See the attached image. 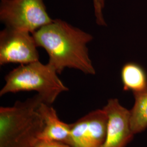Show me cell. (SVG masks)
<instances>
[{"label": "cell", "instance_id": "obj_12", "mask_svg": "<svg viewBox=\"0 0 147 147\" xmlns=\"http://www.w3.org/2000/svg\"><path fill=\"white\" fill-rule=\"evenodd\" d=\"M33 147H71L68 144L62 142L40 140Z\"/></svg>", "mask_w": 147, "mask_h": 147}, {"label": "cell", "instance_id": "obj_10", "mask_svg": "<svg viewBox=\"0 0 147 147\" xmlns=\"http://www.w3.org/2000/svg\"><path fill=\"white\" fill-rule=\"evenodd\" d=\"M135 103L130 110L132 131L135 135L141 133L147 127V90L134 93Z\"/></svg>", "mask_w": 147, "mask_h": 147}, {"label": "cell", "instance_id": "obj_4", "mask_svg": "<svg viewBox=\"0 0 147 147\" xmlns=\"http://www.w3.org/2000/svg\"><path fill=\"white\" fill-rule=\"evenodd\" d=\"M0 20L5 27L33 33L53 19L43 0H1Z\"/></svg>", "mask_w": 147, "mask_h": 147}, {"label": "cell", "instance_id": "obj_8", "mask_svg": "<svg viewBox=\"0 0 147 147\" xmlns=\"http://www.w3.org/2000/svg\"><path fill=\"white\" fill-rule=\"evenodd\" d=\"M39 110L44 121V127L40 140L62 142L69 145L70 124L61 121L56 111L51 105L42 102Z\"/></svg>", "mask_w": 147, "mask_h": 147}, {"label": "cell", "instance_id": "obj_11", "mask_svg": "<svg viewBox=\"0 0 147 147\" xmlns=\"http://www.w3.org/2000/svg\"><path fill=\"white\" fill-rule=\"evenodd\" d=\"M105 1L93 0L96 22V24L100 26H106V23L103 15V9L105 7Z\"/></svg>", "mask_w": 147, "mask_h": 147}, {"label": "cell", "instance_id": "obj_1", "mask_svg": "<svg viewBox=\"0 0 147 147\" xmlns=\"http://www.w3.org/2000/svg\"><path fill=\"white\" fill-rule=\"evenodd\" d=\"M32 34L38 47L47 51L48 63L57 73L68 68L85 74H95L87 47L93 39L91 34L61 19L53 20Z\"/></svg>", "mask_w": 147, "mask_h": 147}, {"label": "cell", "instance_id": "obj_3", "mask_svg": "<svg viewBox=\"0 0 147 147\" xmlns=\"http://www.w3.org/2000/svg\"><path fill=\"white\" fill-rule=\"evenodd\" d=\"M57 74L48 63L44 64L38 61L21 64L5 76V84L0 91V96L9 93L35 91L44 103L51 105L59 95L69 90Z\"/></svg>", "mask_w": 147, "mask_h": 147}, {"label": "cell", "instance_id": "obj_5", "mask_svg": "<svg viewBox=\"0 0 147 147\" xmlns=\"http://www.w3.org/2000/svg\"><path fill=\"white\" fill-rule=\"evenodd\" d=\"M37 43L32 33L5 27L0 33V64H26L39 61Z\"/></svg>", "mask_w": 147, "mask_h": 147}, {"label": "cell", "instance_id": "obj_2", "mask_svg": "<svg viewBox=\"0 0 147 147\" xmlns=\"http://www.w3.org/2000/svg\"><path fill=\"white\" fill-rule=\"evenodd\" d=\"M37 94L11 107H0V147H33L39 142L44 121Z\"/></svg>", "mask_w": 147, "mask_h": 147}, {"label": "cell", "instance_id": "obj_6", "mask_svg": "<svg viewBox=\"0 0 147 147\" xmlns=\"http://www.w3.org/2000/svg\"><path fill=\"white\" fill-rule=\"evenodd\" d=\"M107 116L105 110L93 111L70 124L71 147H101L106 136Z\"/></svg>", "mask_w": 147, "mask_h": 147}, {"label": "cell", "instance_id": "obj_7", "mask_svg": "<svg viewBox=\"0 0 147 147\" xmlns=\"http://www.w3.org/2000/svg\"><path fill=\"white\" fill-rule=\"evenodd\" d=\"M107 116L105 142L101 147H126L134 136L132 131L130 110L117 99H110L102 108Z\"/></svg>", "mask_w": 147, "mask_h": 147}, {"label": "cell", "instance_id": "obj_9", "mask_svg": "<svg viewBox=\"0 0 147 147\" xmlns=\"http://www.w3.org/2000/svg\"><path fill=\"white\" fill-rule=\"evenodd\" d=\"M121 79L125 91L133 93L147 90V75L141 65L135 63L125 64L121 70Z\"/></svg>", "mask_w": 147, "mask_h": 147}]
</instances>
